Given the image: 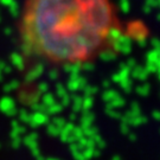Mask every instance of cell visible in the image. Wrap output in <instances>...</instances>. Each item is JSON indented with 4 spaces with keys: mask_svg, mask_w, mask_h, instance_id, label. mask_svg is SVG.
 Returning <instances> with one entry per match:
<instances>
[{
    "mask_svg": "<svg viewBox=\"0 0 160 160\" xmlns=\"http://www.w3.org/2000/svg\"><path fill=\"white\" fill-rule=\"evenodd\" d=\"M118 29L112 0H25L19 20L26 51L56 65L97 58L109 48Z\"/></svg>",
    "mask_w": 160,
    "mask_h": 160,
    "instance_id": "6da1fadb",
    "label": "cell"
}]
</instances>
